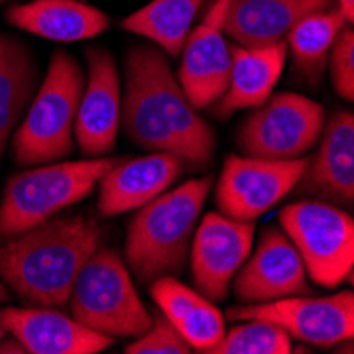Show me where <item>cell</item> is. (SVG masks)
<instances>
[{
    "label": "cell",
    "mask_w": 354,
    "mask_h": 354,
    "mask_svg": "<svg viewBox=\"0 0 354 354\" xmlns=\"http://www.w3.org/2000/svg\"><path fill=\"white\" fill-rule=\"evenodd\" d=\"M185 166L170 153L151 151L142 157H121L98 183V210L117 216L138 210L172 187Z\"/></svg>",
    "instance_id": "cell-17"
},
{
    "label": "cell",
    "mask_w": 354,
    "mask_h": 354,
    "mask_svg": "<svg viewBox=\"0 0 354 354\" xmlns=\"http://www.w3.org/2000/svg\"><path fill=\"white\" fill-rule=\"evenodd\" d=\"M3 335H5V331H3V327H0V339H3Z\"/></svg>",
    "instance_id": "cell-31"
},
{
    "label": "cell",
    "mask_w": 354,
    "mask_h": 354,
    "mask_svg": "<svg viewBox=\"0 0 354 354\" xmlns=\"http://www.w3.org/2000/svg\"><path fill=\"white\" fill-rule=\"evenodd\" d=\"M232 71L230 83L221 98L212 104V113L221 119L246 109L261 106L280 81L286 62V41L263 47L230 45Z\"/></svg>",
    "instance_id": "cell-19"
},
{
    "label": "cell",
    "mask_w": 354,
    "mask_h": 354,
    "mask_svg": "<svg viewBox=\"0 0 354 354\" xmlns=\"http://www.w3.org/2000/svg\"><path fill=\"white\" fill-rule=\"evenodd\" d=\"M331 7L335 0H230L223 35L244 47L284 43L299 19Z\"/></svg>",
    "instance_id": "cell-18"
},
{
    "label": "cell",
    "mask_w": 354,
    "mask_h": 354,
    "mask_svg": "<svg viewBox=\"0 0 354 354\" xmlns=\"http://www.w3.org/2000/svg\"><path fill=\"white\" fill-rule=\"evenodd\" d=\"M306 164V157L261 159L227 155L214 191L216 208L225 216L254 223L293 193Z\"/></svg>",
    "instance_id": "cell-9"
},
{
    "label": "cell",
    "mask_w": 354,
    "mask_h": 354,
    "mask_svg": "<svg viewBox=\"0 0 354 354\" xmlns=\"http://www.w3.org/2000/svg\"><path fill=\"white\" fill-rule=\"evenodd\" d=\"M232 320H268L278 325L291 339L331 348L352 339L354 295L342 291L327 297H284L268 304H244L227 310Z\"/></svg>",
    "instance_id": "cell-10"
},
{
    "label": "cell",
    "mask_w": 354,
    "mask_h": 354,
    "mask_svg": "<svg viewBox=\"0 0 354 354\" xmlns=\"http://www.w3.org/2000/svg\"><path fill=\"white\" fill-rule=\"evenodd\" d=\"M335 7L342 13V17L348 24H352V19H354V0H335Z\"/></svg>",
    "instance_id": "cell-28"
},
{
    "label": "cell",
    "mask_w": 354,
    "mask_h": 354,
    "mask_svg": "<svg viewBox=\"0 0 354 354\" xmlns=\"http://www.w3.org/2000/svg\"><path fill=\"white\" fill-rule=\"evenodd\" d=\"M0 327L30 354H98L115 344L59 308H5L0 310Z\"/></svg>",
    "instance_id": "cell-16"
},
{
    "label": "cell",
    "mask_w": 354,
    "mask_h": 354,
    "mask_svg": "<svg viewBox=\"0 0 354 354\" xmlns=\"http://www.w3.org/2000/svg\"><path fill=\"white\" fill-rule=\"evenodd\" d=\"M83 87L85 77L79 62L66 51H55L47 75L13 132L15 164L41 166L73 155L75 119Z\"/></svg>",
    "instance_id": "cell-4"
},
{
    "label": "cell",
    "mask_w": 354,
    "mask_h": 354,
    "mask_svg": "<svg viewBox=\"0 0 354 354\" xmlns=\"http://www.w3.org/2000/svg\"><path fill=\"white\" fill-rule=\"evenodd\" d=\"M102 225L83 214L51 216L0 238V280L28 306L66 308L89 257L104 246Z\"/></svg>",
    "instance_id": "cell-2"
},
{
    "label": "cell",
    "mask_w": 354,
    "mask_h": 354,
    "mask_svg": "<svg viewBox=\"0 0 354 354\" xmlns=\"http://www.w3.org/2000/svg\"><path fill=\"white\" fill-rule=\"evenodd\" d=\"M119 127L134 145L174 155L189 172L206 170L214 159V130L189 102L157 45L127 51Z\"/></svg>",
    "instance_id": "cell-1"
},
{
    "label": "cell",
    "mask_w": 354,
    "mask_h": 354,
    "mask_svg": "<svg viewBox=\"0 0 354 354\" xmlns=\"http://www.w3.org/2000/svg\"><path fill=\"white\" fill-rule=\"evenodd\" d=\"M149 293L183 339L198 352L212 354L225 335V316L196 288H189L174 276H159L149 284Z\"/></svg>",
    "instance_id": "cell-21"
},
{
    "label": "cell",
    "mask_w": 354,
    "mask_h": 354,
    "mask_svg": "<svg viewBox=\"0 0 354 354\" xmlns=\"http://www.w3.org/2000/svg\"><path fill=\"white\" fill-rule=\"evenodd\" d=\"M350 26L337 7L316 11L299 19L286 37V49L291 51L295 68L312 83L325 73L329 51L339 32Z\"/></svg>",
    "instance_id": "cell-24"
},
{
    "label": "cell",
    "mask_w": 354,
    "mask_h": 354,
    "mask_svg": "<svg viewBox=\"0 0 354 354\" xmlns=\"http://www.w3.org/2000/svg\"><path fill=\"white\" fill-rule=\"evenodd\" d=\"M254 242V223L206 212L191 240L189 259L196 291L210 301L227 299L232 280Z\"/></svg>",
    "instance_id": "cell-11"
},
{
    "label": "cell",
    "mask_w": 354,
    "mask_h": 354,
    "mask_svg": "<svg viewBox=\"0 0 354 354\" xmlns=\"http://www.w3.org/2000/svg\"><path fill=\"white\" fill-rule=\"evenodd\" d=\"M3 3H7V0H0V5H3Z\"/></svg>",
    "instance_id": "cell-32"
},
{
    "label": "cell",
    "mask_w": 354,
    "mask_h": 354,
    "mask_svg": "<svg viewBox=\"0 0 354 354\" xmlns=\"http://www.w3.org/2000/svg\"><path fill=\"white\" fill-rule=\"evenodd\" d=\"M87 81L75 119V140L83 157H104L115 149L121 125V79L115 57L87 47Z\"/></svg>",
    "instance_id": "cell-14"
},
{
    "label": "cell",
    "mask_w": 354,
    "mask_h": 354,
    "mask_svg": "<svg viewBox=\"0 0 354 354\" xmlns=\"http://www.w3.org/2000/svg\"><path fill=\"white\" fill-rule=\"evenodd\" d=\"M119 162V157H85L81 162L41 164L9 178L0 202V238L19 234L81 200Z\"/></svg>",
    "instance_id": "cell-5"
},
{
    "label": "cell",
    "mask_w": 354,
    "mask_h": 354,
    "mask_svg": "<svg viewBox=\"0 0 354 354\" xmlns=\"http://www.w3.org/2000/svg\"><path fill=\"white\" fill-rule=\"evenodd\" d=\"M71 316L111 339L140 337L153 325L121 254L100 246L81 268L68 297Z\"/></svg>",
    "instance_id": "cell-6"
},
{
    "label": "cell",
    "mask_w": 354,
    "mask_h": 354,
    "mask_svg": "<svg viewBox=\"0 0 354 354\" xmlns=\"http://www.w3.org/2000/svg\"><path fill=\"white\" fill-rule=\"evenodd\" d=\"M125 354H189L193 348L183 339L170 320L159 312L153 316V325L140 337L127 344Z\"/></svg>",
    "instance_id": "cell-26"
},
{
    "label": "cell",
    "mask_w": 354,
    "mask_h": 354,
    "mask_svg": "<svg viewBox=\"0 0 354 354\" xmlns=\"http://www.w3.org/2000/svg\"><path fill=\"white\" fill-rule=\"evenodd\" d=\"M208 0H151L121 21V28L157 45L168 57H178L193 21Z\"/></svg>",
    "instance_id": "cell-23"
},
{
    "label": "cell",
    "mask_w": 354,
    "mask_h": 354,
    "mask_svg": "<svg viewBox=\"0 0 354 354\" xmlns=\"http://www.w3.org/2000/svg\"><path fill=\"white\" fill-rule=\"evenodd\" d=\"M7 21L53 43H81L100 37L111 19L85 0H30L7 9Z\"/></svg>",
    "instance_id": "cell-20"
},
{
    "label": "cell",
    "mask_w": 354,
    "mask_h": 354,
    "mask_svg": "<svg viewBox=\"0 0 354 354\" xmlns=\"http://www.w3.org/2000/svg\"><path fill=\"white\" fill-rule=\"evenodd\" d=\"M325 127V109L301 93H274L238 127L242 155L261 159L304 157Z\"/></svg>",
    "instance_id": "cell-8"
},
{
    "label": "cell",
    "mask_w": 354,
    "mask_h": 354,
    "mask_svg": "<svg viewBox=\"0 0 354 354\" xmlns=\"http://www.w3.org/2000/svg\"><path fill=\"white\" fill-rule=\"evenodd\" d=\"M41 85L39 62L30 47L0 32V159Z\"/></svg>",
    "instance_id": "cell-22"
},
{
    "label": "cell",
    "mask_w": 354,
    "mask_h": 354,
    "mask_svg": "<svg viewBox=\"0 0 354 354\" xmlns=\"http://www.w3.org/2000/svg\"><path fill=\"white\" fill-rule=\"evenodd\" d=\"M0 352H19V354H24L26 350H24V346H21L15 337H11L9 342H3V339H0Z\"/></svg>",
    "instance_id": "cell-29"
},
{
    "label": "cell",
    "mask_w": 354,
    "mask_h": 354,
    "mask_svg": "<svg viewBox=\"0 0 354 354\" xmlns=\"http://www.w3.org/2000/svg\"><path fill=\"white\" fill-rule=\"evenodd\" d=\"M278 218L312 282L335 288L352 278L354 221L348 210L308 198L284 206Z\"/></svg>",
    "instance_id": "cell-7"
},
{
    "label": "cell",
    "mask_w": 354,
    "mask_h": 354,
    "mask_svg": "<svg viewBox=\"0 0 354 354\" xmlns=\"http://www.w3.org/2000/svg\"><path fill=\"white\" fill-rule=\"evenodd\" d=\"M327 62L337 95L344 100H352L354 98V32L350 26H346L337 35Z\"/></svg>",
    "instance_id": "cell-27"
},
{
    "label": "cell",
    "mask_w": 354,
    "mask_h": 354,
    "mask_svg": "<svg viewBox=\"0 0 354 354\" xmlns=\"http://www.w3.org/2000/svg\"><path fill=\"white\" fill-rule=\"evenodd\" d=\"M230 0H212L200 24L191 28L180 49L178 83L198 111L212 106L227 89L232 71L230 43L223 35V19Z\"/></svg>",
    "instance_id": "cell-12"
},
{
    "label": "cell",
    "mask_w": 354,
    "mask_h": 354,
    "mask_svg": "<svg viewBox=\"0 0 354 354\" xmlns=\"http://www.w3.org/2000/svg\"><path fill=\"white\" fill-rule=\"evenodd\" d=\"M299 198L323 200L350 210L354 206V115L337 111L323 127L318 151L293 189Z\"/></svg>",
    "instance_id": "cell-15"
},
{
    "label": "cell",
    "mask_w": 354,
    "mask_h": 354,
    "mask_svg": "<svg viewBox=\"0 0 354 354\" xmlns=\"http://www.w3.org/2000/svg\"><path fill=\"white\" fill-rule=\"evenodd\" d=\"M212 176L191 178L159 193L134 214L125 238V266L140 284L185 270Z\"/></svg>",
    "instance_id": "cell-3"
},
{
    "label": "cell",
    "mask_w": 354,
    "mask_h": 354,
    "mask_svg": "<svg viewBox=\"0 0 354 354\" xmlns=\"http://www.w3.org/2000/svg\"><path fill=\"white\" fill-rule=\"evenodd\" d=\"M232 286L242 304H268L310 293L308 272L297 248L282 227L274 225L261 232L257 248L246 257Z\"/></svg>",
    "instance_id": "cell-13"
},
{
    "label": "cell",
    "mask_w": 354,
    "mask_h": 354,
    "mask_svg": "<svg viewBox=\"0 0 354 354\" xmlns=\"http://www.w3.org/2000/svg\"><path fill=\"white\" fill-rule=\"evenodd\" d=\"M295 352L293 339L278 325L268 320H244L225 331L212 354H288Z\"/></svg>",
    "instance_id": "cell-25"
},
{
    "label": "cell",
    "mask_w": 354,
    "mask_h": 354,
    "mask_svg": "<svg viewBox=\"0 0 354 354\" xmlns=\"http://www.w3.org/2000/svg\"><path fill=\"white\" fill-rule=\"evenodd\" d=\"M9 299V288L5 286V282L0 280V301H7Z\"/></svg>",
    "instance_id": "cell-30"
}]
</instances>
